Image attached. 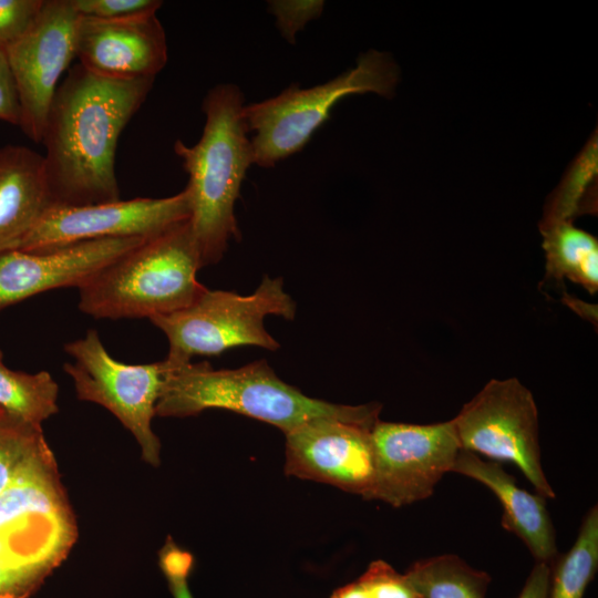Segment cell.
Returning a JSON list of instances; mask_svg holds the SVG:
<instances>
[{
	"label": "cell",
	"mask_w": 598,
	"mask_h": 598,
	"mask_svg": "<svg viewBox=\"0 0 598 598\" xmlns=\"http://www.w3.org/2000/svg\"><path fill=\"white\" fill-rule=\"evenodd\" d=\"M154 81L112 80L79 63L69 70L52 100L41 141L52 205L121 199L115 174L117 142Z\"/></svg>",
	"instance_id": "obj_1"
},
{
	"label": "cell",
	"mask_w": 598,
	"mask_h": 598,
	"mask_svg": "<svg viewBox=\"0 0 598 598\" xmlns=\"http://www.w3.org/2000/svg\"><path fill=\"white\" fill-rule=\"evenodd\" d=\"M245 97L238 85L221 83L205 95V125L193 146L181 140L174 152L188 174L190 226L202 265L218 262L240 233L234 208L254 152L243 117Z\"/></svg>",
	"instance_id": "obj_2"
},
{
	"label": "cell",
	"mask_w": 598,
	"mask_h": 598,
	"mask_svg": "<svg viewBox=\"0 0 598 598\" xmlns=\"http://www.w3.org/2000/svg\"><path fill=\"white\" fill-rule=\"evenodd\" d=\"M171 367L156 404L158 416L184 417L224 409L286 434L316 417L377 421L382 409L379 403L342 405L310 398L279 379L266 360L237 369L215 370L208 362Z\"/></svg>",
	"instance_id": "obj_3"
},
{
	"label": "cell",
	"mask_w": 598,
	"mask_h": 598,
	"mask_svg": "<svg viewBox=\"0 0 598 598\" xmlns=\"http://www.w3.org/2000/svg\"><path fill=\"white\" fill-rule=\"evenodd\" d=\"M189 219L116 258L79 287V309L94 318H153L190 306L207 288Z\"/></svg>",
	"instance_id": "obj_4"
},
{
	"label": "cell",
	"mask_w": 598,
	"mask_h": 598,
	"mask_svg": "<svg viewBox=\"0 0 598 598\" xmlns=\"http://www.w3.org/2000/svg\"><path fill=\"white\" fill-rule=\"evenodd\" d=\"M75 536L48 450L28 461L0 493V558L32 592L66 556Z\"/></svg>",
	"instance_id": "obj_5"
},
{
	"label": "cell",
	"mask_w": 598,
	"mask_h": 598,
	"mask_svg": "<svg viewBox=\"0 0 598 598\" xmlns=\"http://www.w3.org/2000/svg\"><path fill=\"white\" fill-rule=\"evenodd\" d=\"M399 79V66L388 53L369 50L353 69L326 83L308 89L292 83L274 97L245 104L243 117L252 133L254 164L274 167L306 146L342 97L362 93L391 97Z\"/></svg>",
	"instance_id": "obj_6"
},
{
	"label": "cell",
	"mask_w": 598,
	"mask_h": 598,
	"mask_svg": "<svg viewBox=\"0 0 598 598\" xmlns=\"http://www.w3.org/2000/svg\"><path fill=\"white\" fill-rule=\"evenodd\" d=\"M295 315L296 302L282 279L265 276L250 295L206 289L187 308L150 320L165 333L169 342L165 359L177 367L194 355H216L240 346L275 351L280 344L266 330L265 318L292 320Z\"/></svg>",
	"instance_id": "obj_7"
},
{
	"label": "cell",
	"mask_w": 598,
	"mask_h": 598,
	"mask_svg": "<svg viewBox=\"0 0 598 598\" xmlns=\"http://www.w3.org/2000/svg\"><path fill=\"white\" fill-rule=\"evenodd\" d=\"M64 351L73 359L63 369L78 398L114 414L140 444L143 460L158 466L161 443L151 424L172 368L166 359L147 364L122 363L109 354L96 330L66 343Z\"/></svg>",
	"instance_id": "obj_8"
},
{
	"label": "cell",
	"mask_w": 598,
	"mask_h": 598,
	"mask_svg": "<svg viewBox=\"0 0 598 598\" xmlns=\"http://www.w3.org/2000/svg\"><path fill=\"white\" fill-rule=\"evenodd\" d=\"M452 420L461 450L513 463L537 494L556 497L542 465L537 406L516 378L491 380Z\"/></svg>",
	"instance_id": "obj_9"
},
{
	"label": "cell",
	"mask_w": 598,
	"mask_h": 598,
	"mask_svg": "<svg viewBox=\"0 0 598 598\" xmlns=\"http://www.w3.org/2000/svg\"><path fill=\"white\" fill-rule=\"evenodd\" d=\"M372 444L374 476L367 499L393 507L430 497L461 451L453 420L424 425L378 420Z\"/></svg>",
	"instance_id": "obj_10"
},
{
	"label": "cell",
	"mask_w": 598,
	"mask_h": 598,
	"mask_svg": "<svg viewBox=\"0 0 598 598\" xmlns=\"http://www.w3.org/2000/svg\"><path fill=\"white\" fill-rule=\"evenodd\" d=\"M189 217L186 188L165 198L137 197L84 206L52 205L8 249L35 250L107 238H148Z\"/></svg>",
	"instance_id": "obj_11"
},
{
	"label": "cell",
	"mask_w": 598,
	"mask_h": 598,
	"mask_svg": "<svg viewBox=\"0 0 598 598\" xmlns=\"http://www.w3.org/2000/svg\"><path fill=\"white\" fill-rule=\"evenodd\" d=\"M79 13L71 0H44L32 27L6 50L22 132L41 143L59 80L75 58Z\"/></svg>",
	"instance_id": "obj_12"
},
{
	"label": "cell",
	"mask_w": 598,
	"mask_h": 598,
	"mask_svg": "<svg viewBox=\"0 0 598 598\" xmlns=\"http://www.w3.org/2000/svg\"><path fill=\"white\" fill-rule=\"evenodd\" d=\"M377 421L329 416L295 427L285 434V473L367 499L374 476L372 429Z\"/></svg>",
	"instance_id": "obj_13"
},
{
	"label": "cell",
	"mask_w": 598,
	"mask_h": 598,
	"mask_svg": "<svg viewBox=\"0 0 598 598\" xmlns=\"http://www.w3.org/2000/svg\"><path fill=\"white\" fill-rule=\"evenodd\" d=\"M145 239L107 238L35 250L1 249L0 310L48 290L79 288Z\"/></svg>",
	"instance_id": "obj_14"
},
{
	"label": "cell",
	"mask_w": 598,
	"mask_h": 598,
	"mask_svg": "<svg viewBox=\"0 0 598 598\" xmlns=\"http://www.w3.org/2000/svg\"><path fill=\"white\" fill-rule=\"evenodd\" d=\"M75 58L112 80L155 79L167 62V42L156 13L126 19L79 18Z\"/></svg>",
	"instance_id": "obj_15"
},
{
	"label": "cell",
	"mask_w": 598,
	"mask_h": 598,
	"mask_svg": "<svg viewBox=\"0 0 598 598\" xmlns=\"http://www.w3.org/2000/svg\"><path fill=\"white\" fill-rule=\"evenodd\" d=\"M452 472L475 480L491 489L503 507V528L515 534L526 545L535 561L550 565L559 553L544 496L520 488L501 463L482 460L468 451H460Z\"/></svg>",
	"instance_id": "obj_16"
},
{
	"label": "cell",
	"mask_w": 598,
	"mask_h": 598,
	"mask_svg": "<svg viewBox=\"0 0 598 598\" xmlns=\"http://www.w3.org/2000/svg\"><path fill=\"white\" fill-rule=\"evenodd\" d=\"M51 205L43 155L21 145L0 147V250L24 236Z\"/></svg>",
	"instance_id": "obj_17"
},
{
	"label": "cell",
	"mask_w": 598,
	"mask_h": 598,
	"mask_svg": "<svg viewBox=\"0 0 598 598\" xmlns=\"http://www.w3.org/2000/svg\"><path fill=\"white\" fill-rule=\"evenodd\" d=\"M546 278H565L581 285L588 292L598 289V240L574 226L573 220L542 221Z\"/></svg>",
	"instance_id": "obj_18"
},
{
	"label": "cell",
	"mask_w": 598,
	"mask_h": 598,
	"mask_svg": "<svg viewBox=\"0 0 598 598\" xmlns=\"http://www.w3.org/2000/svg\"><path fill=\"white\" fill-rule=\"evenodd\" d=\"M420 598H485L491 576L453 554L414 561L404 573Z\"/></svg>",
	"instance_id": "obj_19"
},
{
	"label": "cell",
	"mask_w": 598,
	"mask_h": 598,
	"mask_svg": "<svg viewBox=\"0 0 598 598\" xmlns=\"http://www.w3.org/2000/svg\"><path fill=\"white\" fill-rule=\"evenodd\" d=\"M598 569V506L584 516L570 549L550 563L548 598H584Z\"/></svg>",
	"instance_id": "obj_20"
},
{
	"label": "cell",
	"mask_w": 598,
	"mask_h": 598,
	"mask_svg": "<svg viewBox=\"0 0 598 598\" xmlns=\"http://www.w3.org/2000/svg\"><path fill=\"white\" fill-rule=\"evenodd\" d=\"M59 385L48 371L34 374L14 371L0 350V408L10 416L39 425L55 414Z\"/></svg>",
	"instance_id": "obj_21"
},
{
	"label": "cell",
	"mask_w": 598,
	"mask_h": 598,
	"mask_svg": "<svg viewBox=\"0 0 598 598\" xmlns=\"http://www.w3.org/2000/svg\"><path fill=\"white\" fill-rule=\"evenodd\" d=\"M41 426L4 413L0 416V493L32 457L49 450Z\"/></svg>",
	"instance_id": "obj_22"
},
{
	"label": "cell",
	"mask_w": 598,
	"mask_h": 598,
	"mask_svg": "<svg viewBox=\"0 0 598 598\" xmlns=\"http://www.w3.org/2000/svg\"><path fill=\"white\" fill-rule=\"evenodd\" d=\"M357 580L370 598H420L404 574L382 559L370 563Z\"/></svg>",
	"instance_id": "obj_23"
},
{
	"label": "cell",
	"mask_w": 598,
	"mask_h": 598,
	"mask_svg": "<svg viewBox=\"0 0 598 598\" xmlns=\"http://www.w3.org/2000/svg\"><path fill=\"white\" fill-rule=\"evenodd\" d=\"M44 0H0V51L18 41L37 20Z\"/></svg>",
	"instance_id": "obj_24"
},
{
	"label": "cell",
	"mask_w": 598,
	"mask_h": 598,
	"mask_svg": "<svg viewBox=\"0 0 598 598\" xmlns=\"http://www.w3.org/2000/svg\"><path fill=\"white\" fill-rule=\"evenodd\" d=\"M81 17L104 20L126 19L154 14L162 7L159 0H71Z\"/></svg>",
	"instance_id": "obj_25"
},
{
	"label": "cell",
	"mask_w": 598,
	"mask_h": 598,
	"mask_svg": "<svg viewBox=\"0 0 598 598\" xmlns=\"http://www.w3.org/2000/svg\"><path fill=\"white\" fill-rule=\"evenodd\" d=\"M324 2L320 0L305 1H269V11L276 18V24L281 35L290 43H295L296 34L308 22L322 13Z\"/></svg>",
	"instance_id": "obj_26"
},
{
	"label": "cell",
	"mask_w": 598,
	"mask_h": 598,
	"mask_svg": "<svg viewBox=\"0 0 598 598\" xmlns=\"http://www.w3.org/2000/svg\"><path fill=\"white\" fill-rule=\"evenodd\" d=\"M0 121L19 126L20 105L14 80L4 52L0 51Z\"/></svg>",
	"instance_id": "obj_27"
},
{
	"label": "cell",
	"mask_w": 598,
	"mask_h": 598,
	"mask_svg": "<svg viewBox=\"0 0 598 598\" xmlns=\"http://www.w3.org/2000/svg\"><path fill=\"white\" fill-rule=\"evenodd\" d=\"M159 566L166 579L188 578L194 566V557L189 551L178 547L171 537H167L159 551Z\"/></svg>",
	"instance_id": "obj_28"
},
{
	"label": "cell",
	"mask_w": 598,
	"mask_h": 598,
	"mask_svg": "<svg viewBox=\"0 0 598 598\" xmlns=\"http://www.w3.org/2000/svg\"><path fill=\"white\" fill-rule=\"evenodd\" d=\"M550 587V565L535 561L517 598H548Z\"/></svg>",
	"instance_id": "obj_29"
},
{
	"label": "cell",
	"mask_w": 598,
	"mask_h": 598,
	"mask_svg": "<svg viewBox=\"0 0 598 598\" xmlns=\"http://www.w3.org/2000/svg\"><path fill=\"white\" fill-rule=\"evenodd\" d=\"M30 591L0 558V598H25Z\"/></svg>",
	"instance_id": "obj_30"
},
{
	"label": "cell",
	"mask_w": 598,
	"mask_h": 598,
	"mask_svg": "<svg viewBox=\"0 0 598 598\" xmlns=\"http://www.w3.org/2000/svg\"><path fill=\"white\" fill-rule=\"evenodd\" d=\"M330 598H370L362 585L355 580L337 588Z\"/></svg>",
	"instance_id": "obj_31"
},
{
	"label": "cell",
	"mask_w": 598,
	"mask_h": 598,
	"mask_svg": "<svg viewBox=\"0 0 598 598\" xmlns=\"http://www.w3.org/2000/svg\"><path fill=\"white\" fill-rule=\"evenodd\" d=\"M6 412L0 408V416L3 415Z\"/></svg>",
	"instance_id": "obj_32"
},
{
	"label": "cell",
	"mask_w": 598,
	"mask_h": 598,
	"mask_svg": "<svg viewBox=\"0 0 598 598\" xmlns=\"http://www.w3.org/2000/svg\"><path fill=\"white\" fill-rule=\"evenodd\" d=\"M185 598H193V597H185Z\"/></svg>",
	"instance_id": "obj_33"
}]
</instances>
